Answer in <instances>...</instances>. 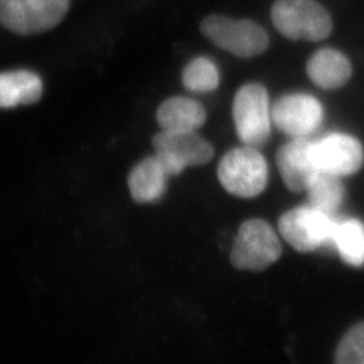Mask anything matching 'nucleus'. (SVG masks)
Here are the masks:
<instances>
[{"instance_id": "f257e3e1", "label": "nucleus", "mask_w": 364, "mask_h": 364, "mask_svg": "<svg viewBox=\"0 0 364 364\" xmlns=\"http://www.w3.org/2000/svg\"><path fill=\"white\" fill-rule=\"evenodd\" d=\"M271 19L274 28L292 41L319 42L333 31L331 16L315 0H276Z\"/></svg>"}, {"instance_id": "f03ea898", "label": "nucleus", "mask_w": 364, "mask_h": 364, "mask_svg": "<svg viewBox=\"0 0 364 364\" xmlns=\"http://www.w3.org/2000/svg\"><path fill=\"white\" fill-rule=\"evenodd\" d=\"M200 31L218 48L245 58L259 56L270 44L265 28L249 19L210 14L200 23Z\"/></svg>"}, {"instance_id": "7ed1b4c3", "label": "nucleus", "mask_w": 364, "mask_h": 364, "mask_svg": "<svg viewBox=\"0 0 364 364\" xmlns=\"http://www.w3.org/2000/svg\"><path fill=\"white\" fill-rule=\"evenodd\" d=\"M218 178L228 193L250 199L267 188L269 168L257 148L245 146L224 155L218 166Z\"/></svg>"}, {"instance_id": "20e7f679", "label": "nucleus", "mask_w": 364, "mask_h": 364, "mask_svg": "<svg viewBox=\"0 0 364 364\" xmlns=\"http://www.w3.org/2000/svg\"><path fill=\"white\" fill-rule=\"evenodd\" d=\"M282 244L276 232L263 219L242 223L231 251V263L244 271H263L279 259Z\"/></svg>"}, {"instance_id": "39448f33", "label": "nucleus", "mask_w": 364, "mask_h": 364, "mask_svg": "<svg viewBox=\"0 0 364 364\" xmlns=\"http://www.w3.org/2000/svg\"><path fill=\"white\" fill-rule=\"evenodd\" d=\"M70 0H0V24L17 35H38L56 28Z\"/></svg>"}, {"instance_id": "423d86ee", "label": "nucleus", "mask_w": 364, "mask_h": 364, "mask_svg": "<svg viewBox=\"0 0 364 364\" xmlns=\"http://www.w3.org/2000/svg\"><path fill=\"white\" fill-rule=\"evenodd\" d=\"M239 140L250 147L267 144L271 133L270 105L267 89L258 83L242 85L235 92L232 107Z\"/></svg>"}, {"instance_id": "0eeeda50", "label": "nucleus", "mask_w": 364, "mask_h": 364, "mask_svg": "<svg viewBox=\"0 0 364 364\" xmlns=\"http://www.w3.org/2000/svg\"><path fill=\"white\" fill-rule=\"evenodd\" d=\"M336 224L331 214L309 205L284 213L278 221V230L296 251L308 253L333 245Z\"/></svg>"}, {"instance_id": "6e6552de", "label": "nucleus", "mask_w": 364, "mask_h": 364, "mask_svg": "<svg viewBox=\"0 0 364 364\" xmlns=\"http://www.w3.org/2000/svg\"><path fill=\"white\" fill-rule=\"evenodd\" d=\"M151 144L169 176H178L187 167L207 165L213 159V147L196 132L162 130Z\"/></svg>"}, {"instance_id": "1a4fd4ad", "label": "nucleus", "mask_w": 364, "mask_h": 364, "mask_svg": "<svg viewBox=\"0 0 364 364\" xmlns=\"http://www.w3.org/2000/svg\"><path fill=\"white\" fill-rule=\"evenodd\" d=\"M274 126L287 135L306 137L323 121L322 105L308 94H289L280 97L271 110Z\"/></svg>"}, {"instance_id": "9d476101", "label": "nucleus", "mask_w": 364, "mask_h": 364, "mask_svg": "<svg viewBox=\"0 0 364 364\" xmlns=\"http://www.w3.org/2000/svg\"><path fill=\"white\" fill-rule=\"evenodd\" d=\"M315 142L296 137L277 153V166L287 188L292 193L308 191L321 172L314 154Z\"/></svg>"}, {"instance_id": "9b49d317", "label": "nucleus", "mask_w": 364, "mask_h": 364, "mask_svg": "<svg viewBox=\"0 0 364 364\" xmlns=\"http://www.w3.org/2000/svg\"><path fill=\"white\" fill-rule=\"evenodd\" d=\"M314 154L321 172L333 176H351L363 165L364 153L358 139L347 134L333 133L314 144Z\"/></svg>"}, {"instance_id": "f8f14e48", "label": "nucleus", "mask_w": 364, "mask_h": 364, "mask_svg": "<svg viewBox=\"0 0 364 364\" xmlns=\"http://www.w3.org/2000/svg\"><path fill=\"white\" fill-rule=\"evenodd\" d=\"M306 73L314 85L326 90H333L347 85L350 80L351 64L338 50L321 49L316 51L306 64Z\"/></svg>"}, {"instance_id": "ddd939ff", "label": "nucleus", "mask_w": 364, "mask_h": 364, "mask_svg": "<svg viewBox=\"0 0 364 364\" xmlns=\"http://www.w3.org/2000/svg\"><path fill=\"white\" fill-rule=\"evenodd\" d=\"M168 176L155 155L139 162L128 176V186L134 201L139 203L158 201L165 194Z\"/></svg>"}, {"instance_id": "4468645a", "label": "nucleus", "mask_w": 364, "mask_h": 364, "mask_svg": "<svg viewBox=\"0 0 364 364\" xmlns=\"http://www.w3.org/2000/svg\"><path fill=\"white\" fill-rule=\"evenodd\" d=\"M156 121L162 130L196 132L206 122V110L191 98H168L159 107Z\"/></svg>"}, {"instance_id": "2eb2a0df", "label": "nucleus", "mask_w": 364, "mask_h": 364, "mask_svg": "<svg viewBox=\"0 0 364 364\" xmlns=\"http://www.w3.org/2000/svg\"><path fill=\"white\" fill-rule=\"evenodd\" d=\"M43 82L28 70L0 73V108L33 105L42 97Z\"/></svg>"}, {"instance_id": "dca6fc26", "label": "nucleus", "mask_w": 364, "mask_h": 364, "mask_svg": "<svg viewBox=\"0 0 364 364\" xmlns=\"http://www.w3.org/2000/svg\"><path fill=\"white\" fill-rule=\"evenodd\" d=\"M333 245L344 263L350 267L364 265V225L358 219L337 221Z\"/></svg>"}, {"instance_id": "f3484780", "label": "nucleus", "mask_w": 364, "mask_h": 364, "mask_svg": "<svg viewBox=\"0 0 364 364\" xmlns=\"http://www.w3.org/2000/svg\"><path fill=\"white\" fill-rule=\"evenodd\" d=\"M310 205L328 214L336 212L343 201L344 187L341 176L319 172L308 188Z\"/></svg>"}, {"instance_id": "a211bd4d", "label": "nucleus", "mask_w": 364, "mask_h": 364, "mask_svg": "<svg viewBox=\"0 0 364 364\" xmlns=\"http://www.w3.org/2000/svg\"><path fill=\"white\" fill-rule=\"evenodd\" d=\"M220 76L215 64L206 57H198L186 65L182 73L185 88L194 92H210L215 90Z\"/></svg>"}, {"instance_id": "6ab92c4d", "label": "nucleus", "mask_w": 364, "mask_h": 364, "mask_svg": "<svg viewBox=\"0 0 364 364\" xmlns=\"http://www.w3.org/2000/svg\"><path fill=\"white\" fill-rule=\"evenodd\" d=\"M335 364H364V322L353 326L341 340Z\"/></svg>"}]
</instances>
